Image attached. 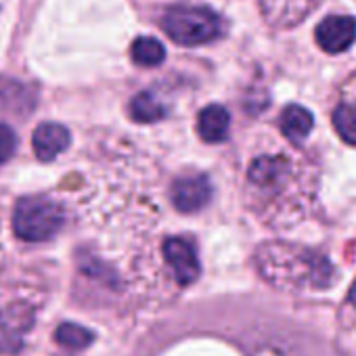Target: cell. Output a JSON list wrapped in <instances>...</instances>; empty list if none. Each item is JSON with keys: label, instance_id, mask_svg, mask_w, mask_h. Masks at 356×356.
I'll list each match as a JSON object with an SVG mask.
<instances>
[{"label": "cell", "instance_id": "6da1fadb", "mask_svg": "<svg viewBox=\"0 0 356 356\" xmlns=\"http://www.w3.org/2000/svg\"><path fill=\"white\" fill-rule=\"evenodd\" d=\"M248 191L252 208L266 225L291 229L312 214L318 195V170L296 147L279 145L252 159Z\"/></svg>", "mask_w": 356, "mask_h": 356}, {"label": "cell", "instance_id": "7a4b0ae2", "mask_svg": "<svg viewBox=\"0 0 356 356\" xmlns=\"http://www.w3.org/2000/svg\"><path fill=\"white\" fill-rule=\"evenodd\" d=\"M256 266L270 285L283 291H323L337 281L333 264L323 254L283 241L260 245Z\"/></svg>", "mask_w": 356, "mask_h": 356}, {"label": "cell", "instance_id": "3957f363", "mask_svg": "<svg viewBox=\"0 0 356 356\" xmlns=\"http://www.w3.org/2000/svg\"><path fill=\"white\" fill-rule=\"evenodd\" d=\"M161 28L178 44L200 47L220 38L222 19L208 7L178 5L165 11Z\"/></svg>", "mask_w": 356, "mask_h": 356}, {"label": "cell", "instance_id": "277c9868", "mask_svg": "<svg viewBox=\"0 0 356 356\" xmlns=\"http://www.w3.org/2000/svg\"><path fill=\"white\" fill-rule=\"evenodd\" d=\"M65 222L63 208L49 197H26L15 206L13 231L19 239L38 243L55 237Z\"/></svg>", "mask_w": 356, "mask_h": 356}, {"label": "cell", "instance_id": "5b68a950", "mask_svg": "<svg viewBox=\"0 0 356 356\" xmlns=\"http://www.w3.org/2000/svg\"><path fill=\"white\" fill-rule=\"evenodd\" d=\"M331 122L339 138L356 147V72H352L337 90Z\"/></svg>", "mask_w": 356, "mask_h": 356}, {"label": "cell", "instance_id": "8992f818", "mask_svg": "<svg viewBox=\"0 0 356 356\" xmlns=\"http://www.w3.org/2000/svg\"><path fill=\"white\" fill-rule=\"evenodd\" d=\"M163 258L178 285H191L200 277V258L195 245L185 237H170L163 243Z\"/></svg>", "mask_w": 356, "mask_h": 356}, {"label": "cell", "instance_id": "52a82bcc", "mask_svg": "<svg viewBox=\"0 0 356 356\" xmlns=\"http://www.w3.org/2000/svg\"><path fill=\"white\" fill-rule=\"evenodd\" d=\"M258 3L268 26L289 30L302 24L323 0H258Z\"/></svg>", "mask_w": 356, "mask_h": 356}, {"label": "cell", "instance_id": "ba28073f", "mask_svg": "<svg viewBox=\"0 0 356 356\" xmlns=\"http://www.w3.org/2000/svg\"><path fill=\"white\" fill-rule=\"evenodd\" d=\"M314 40L329 55L346 53L356 40V19L348 15L325 17L314 30Z\"/></svg>", "mask_w": 356, "mask_h": 356}, {"label": "cell", "instance_id": "9c48e42d", "mask_svg": "<svg viewBox=\"0 0 356 356\" xmlns=\"http://www.w3.org/2000/svg\"><path fill=\"white\" fill-rule=\"evenodd\" d=\"M32 321L34 312L24 304H13L0 312V350L9 354L17 352L32 327Z\"/></svg>", "mask_w": 356, "mask_h": 356}, {"label": "cell", "instance_id": "30bf717a", "mask_svg": "<svg viewBox=\"0 0 356 356\" xmlns=\"http://www.w3.org/2000/svg\"><path fill=\"white\" fill-rule=\"evenodd\" d=\"M212 197V185L206 176L195 174V176H185L181 181H176L172 189V202L176 210L185 214H193L202 210Z\"/></svg>", "mask_w": 356, "mask_h": 356}, {"label": "cell", "instance_id": "8fae6325", "mask_svg": "<svg viewBox=\"0 0 356 356\" xmlns=\"http://www.w3.org/2000/svg\"><path fill=\"white\" fill-rule=\"evenodd\" d=\"M337 348L343 356H356V279L337 312Z\"/></svg>", "mask_w": 356, "mask_h": 356}, {"label": "cell", "instance_id": "7c38bea8", "mask_svg": "<svg viewBox=\"0 0 356 356\" xmlns=\"http://www.w3.org/2000/svg\"><path fill=\"white\" fill-rule=\"evenodd\" d=\"M32 145L40 161H51L67 149L70 132L61 124H42L34 130Z\"/></svg>", "mask_w": 356, "mask_h": 356}, {"label": "cell", "instance_id": "4fadbf2b", "mask_svg": "<svg viewBox=\"0 0 356 356\" xmlns=\"http://www.w3.org/2000/svg\"><path fill=\"white\" fill-rule=\"evenodd\" d=\"M312 126H314L312 113L302 105H287L281 113V132L293 145L304 143L312 132Z\"/></svg>", "mask_w": 356, "mask_h": 356}, {"label": "cell", "instance_id": "5bb4252c", "mask_svg": "<svg viewBox=\"0 0 356 356\" xmlns=\"http://www.w3.org/2000/svg\"><path fill=\"white\" fill-rule=\"evenodd\" d=\"M231 128V115L222 105H210L200 113L197 132L206 143H220L227 138Z\"/></svg>", "mask_w": 356, "mask_h": 356}, {"label": "cell", "instance_id": "9a60e30c", "mask_svg": "<svg viewBox=\"0 0 356 356\" xmlns=\"http://www.w3.org/2000/svg\"><path fill=\"white\" fill-rule=\"evenodd\" d=\"M130 55H132V61L140 67H157L165 59V49L157 38L143 36L132 42Z\"/></svg>", "mask_w": 356, "mask_h": 356}, {"label": "cell", "instance_id": "2e32d148", "mask_svg": "<svg viewBox=\"0 0 356 356\" xmlns=\"http://www.w3.org/2000/svg\"><path fill=\"white\" fill-rule=\"evenodd\" d=\"M130 115L136 122H157L165 115V109L151 92H138L130 103Z\"/></svg>", "mask_w": 356, "mask_h": 356}, {"label": "cell", "instance_id": "e0dca14e", "mask_svg": "<svg viewBox=\"0 0 356 356\" xmlns=\"http://www.w3.org/2000/svg\"><path fill=\"white\" fill-rule=\"evenodd\" d=\"M57 341L70 350H84L90 341H92V333L80 325L74 323H65L57 329Z\"/></svg>", "mask_w": 356, "mask_h": 356}, {"label": "cell", "instance_id": "ac0fdd59", "mask_svg": "<svg viewBox=\"0 0 356 356\" xmlns=\"http://www.w3.org/2000/svg\"><path fill=\"white\" fill-rule=\"evenodd\" d=\"M15 147H17L15 132L7 124H0V163H5L7 159L13 157Z\"/></svg>", "mask_w": 356, "mask_h": 356}]
</instances>
